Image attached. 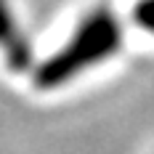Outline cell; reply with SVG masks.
Wrapping results in <instances>:
<instances>
[{
	"label": "cell",
	"instance_id": "obj_2",
	"mask_svg": "<svg viewBox=\"0 0 154 154\" xmlns=\"http://www.w3.org/2000/svg\"><path fill=\"white\" fill-rule=\"evenodd\" d=\"M0 51L14 72H24L32 64V48L16 24V16L8 0H0Z\"/></svg>",
	"mask_w": 154,
	"mask_h": 154
},
{
	"label": "cell",
	"instance_id": "obj_3",
	"mask_svg": "<svg viewBox=\"0 0 154 154\" xmlns=\"http://www.w3.org/2000/svg\"><path fill=\"white\" fill-rule=\"evenodd\" d=\"M130 19H133L136 27L154 35V0H138L130 11Z\"/></svg>",
	"mask_w": 154,
	"mask_h": 154
},
{
	"label": "cell",
	"instance_id": "obj_1",
	"mask_svg": "<svg viewBox=\"0 0 154 154\" xmlns=\"http://www.w3.org/2000/svg\"><path fill=\"white\" fill-rule=\"evenodd\" d=\"M122 48V24L109 8H96L85 16L72 37L64 43L56 53H51L45 61L35 69V88L51 91L61 88L72 77L82 75L96 64H104Z\"/></svg>",
	"mask_w": 154,
	"mask_h": 154
}]
</instances>
